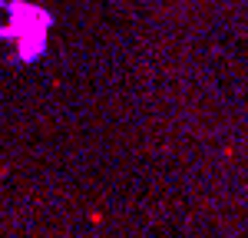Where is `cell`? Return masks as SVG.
<instances>
[{
    "instance_id": "obj_1",
    "label": "cell",
    "mask_w": 248,
    "mask_h": 238,
    "mask_svg": "<svg viewBox=\"0 0 248 238\" xmlns=\"http://www.w3.org/2000/svg\"><path fill=\"white\" fill-rule=\"evenodd\" d=\"M50 27H53V17L43 7L23 3V0H7V23L0 27V37L17 46V57L23 63H33L46 50Z\"/></svg>"
}]
</instances>
